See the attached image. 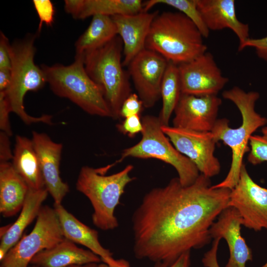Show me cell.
I'll return each mask as SVG.
<instances>
[{
  "instance_id": "1",
  "label": "cell",
  "mask_w": 267,
  "mask_h": 267,
  "mask_svg": "<svg viewBox=\"0 0 267 267\" xmlns=\"http://www.w3.org/2000/svg\"><path fill=\"white\" fill-rule=\"evenodd\" d=\"M230 191L214 188L202 174L188 186L177 177L149 190L132 218L135 258L170 265L192 249L208 244L210 228L228 207Z\"/></svg>"
},
{
  "instance_id": "2",
  "label": "cell",
  "mask_w": 267,
  "mask_h": 267,
  "mask_svg": "<svg viewBox=\"0 0 267 267\" xmlns=\"http://www.w3.org/2000/svg\"><path fill=\"white\" fill-rule=\"evenodd\" d=\"M222 95L237 107L242 117V123L238 128H231L227 119H219L211 132L216 142L222 141L230 148L232 153L230 167L226 176L212 186L231 190L238 181L244 156L250 151V138L258 129L267 124V119L255 111V103L260 97L258 92H246L238 87H234L224 91Z\"/></svg>"
},
{
  "instance_id": "3",
  "label": "cell",
  "mask_w": 267,
  "mask_h": 267,
  "mask_svg": "<svg viewBox=\"0 0 267 267\" xmlns=\"http://www.w3.org/2000/svg\"><path fill=\"white\" fill-rule=\"evenodd\" d=\"M203 38L193 22L183 13L163 12L158 13L152 23L145 48L178 65L206 52Z\"/></svg>"
},
{
  "instance_id": "4",
  "label": "cell",
  "mask_w": 267,
  "mask_h": 267,
  "mask_svg": "<svg viewBox=\"0 0 267 267\" xmlns=\"http://www.w3.org/2000/svg\"><path fill=\"white\" fill-rule=\"evenodd\" d=\"M133 169L130 164L118 172L105 175L106 167L95 169L85 166L81 168L76 189L90 201L93 210L92 222L96 227L110 230L119 226L115 210L126 186L135 179L130 176Z\"/></svg>"
},
{
  "instance_id": "5",
  "label": "cell",
  "mask_w": 267,
  "mask_h": 267,
  "mask_svg": "<svg viewBox=\"0 0 267 267\" xmlns=\"http://www.w3.org/2000/svg\"><path fill=\"white\" fill-rule=\"evenodd\" d=\"M39 34H28L10 44L11 80L3 93L11 112L15 113L27 125L36 123L52 124V116L33 117L25 110L24 98L30 91H36L45 85L46 80L41 66L34 61L36 52L35 42Z\"/></svg>"
},
{
  "instance_id": "6",
  "label": "cell",
  "mask_w": 267,
  "mask_h": 267,
  "mask_svg": "<svg viewBox=\"0 0 267 267\" xmlns=\"http://www.w3.org/2000/svg\"><path fill=\"white\" fill-rule=\"evenodd\" d=\"M40 66L55 95L69 99L90 115L113 118L101 89L85 69L83 55H75L74 62L69 65Z\"/></svg>"
},
{
  "instance_id": "7",
  "label": "cell",
  "mask_w": 267,
  "mask_h": 267,
  "mask_svg": "<svg viewBox=\"0 0 267 267\" xmlns=\"http://www.w3.org/2000/svg\"><path fill=\"white\" fill-rule=\"evenodd\" d=\"M123 48L122 41L117 36L105 45L83 54L85 69L101 89L115 119L120 118L122 104L132 93L129 73L123 69Z\"/></svg>"
},
{
  "instance_id": "8",
  "label": "cell",
  "mask_w": 267,
  "mask_h": 267,
  "mask_svg": "<svg viewBox=\"0 0 267 267\" xmlns=\"http://www.w3.org/2000/svg\"><path fill=\"white\" fill-rule=\"evenodd\" d=\"M141 119L143 129L141 139L134 145L124 149L115 163L128 157L158 159L175 168L182 185L193 183L200 174L198 169L175 147L164 133L158 116L148 115Z\"/></svg>"
},
{
  "instance_id": "9",
  "label": "cell",
  "mask_w": 267,
  "mask_h": 267,
  "mask_svg": "<svg viewBox=\"0 0 267 267\" xmlns=\"http://www.w3.org/2000/svg\"><path fill=\"white\" fill-rule=\"evenodd\" d=\"M64 238L55 210L43 206L32 230L8 251L0 267H29L37 254L54 246Z\"/></svg>"
},
{
  "instance_id": "10",
  "label": "cell",
  "mask_w": 267,
  "mask_h": 267,
  "mask_svg": "<svg viewBox=\"0 0 267 267\" xmlns=\"http://www.w3.org/2000/svg\"><path fill=\"white\" fill-rule=\"evenodd\" d=\"M162 130L175 147L188 158L199 172L211 178L218 175L221 166L214 152L216 141L211 132H199L170 126Z\"/></svg>"
},
{
  "instance_id": "11",
  "label": "cell",
  "mask_w": 267,
  "mask_h": 267,
  "mask_svg": "<svg viewBox=\"0 0 267 267\" xmlns=\"http://www.w3.org/2000/svg\"><path fill=\"white\" fill-rule=\"evenodd\" d=\"M228 207L237 211L242 225L256 231L267 229V188L252 179L244 164L238 181L231 190Z\"/></svg>"
},
{
  "instance_id": "12",
  "label": "cell",
  "mask_w": 267,
  "mask_h": 267,
  "mask_svg": "<svg viewBox=\"0 0 267 267\" xmlns=\"http://www.w3.org/2000/svg\"><path fill=\"white\" fill-rule=\"evenodd\" d=\"M169 61L158 53L145 48L128 65L130 78L146 108L161 98V88Z\"/></svg>"
},
{
  "instance_id": "13",
  "label": "cell",
  "mask_w": 267,
  "mask_h": 267,
  "mask_svg": "<svg viewBox=\"0 0 267 267\" xmlns=\"http://www.w3.org/2000/svg\"><path fill=\"white\" fill-rule=\"evenodd\" d=\"M178 68L182 94L217 95L228 82L209 52L178 65Z\"/></svg>"
},
{
  "instance_id": "14",
  "label": "cell",
  "mask_w": 267,
  "mask_h": 267,
  "mask_svg": "<svg viewBox=\"0 0 267 267\" xmlns=\"http://www.w3.org/2000/svg\"><path fill=\"white\" fill-rule=\"evenodd\" d=\"M222 99L217 95L196 96L181 94L174 110L173 127L211 132L217 120Z\"/></svg>"
},
{
  "instance_id": "15",
  "label": "cell",
  "mask_w": 267,
  "mask_h": 267,
  "mask_svg": "<svg viewBox=\"0 0 267 267\" xmlns=\"http://www.w3.org/2000/svg\"><path fill=\"white\" fill-rule=\"evenodd\" d=\"M32 141L37 153L45 187L54 203L61 202L69 191L60 176L59 166L63 145L53 141L46 134L32 132Z\"/></svg>"
},
{
  "instance_id": "16",
  "label": "cell",
  "mask_w": 267,
  "mask_h": 267,
  "mask_svg": "<svg viewBox=\"0 0 267 267\" xmlns=\"http://www.w3.org/2000/svg\"><path fill=\"white\" fill-rule=\"evenodd\" d=\"M241 225L242 218L237 211L228 207L210 228L212 239L223 238L227 244L229 257L225 267H246V263L253 260L252 250L241 236Z\"/></svg>"
},
{
  "instance_id": "17",
  "label": "cell",
  "mask_w": 267,
  "mask_h": 267,
  "mask_svg": "<svg viewBox=\"0 0 267 267\" xmlns=\"http://www.w3.org/2000/svg\"><path fill=\"white\" fill-rule=\"evenodd\" d=\"M159 13L141 11L137 13L118 15L111 17L115 24L118 35L123 43V66L145 48V42L152 23Z\"/></svg>"
},
{
  "instance_id": "18",
  "label": "cell",
  "mask_w": 267,
  "mask_h": 267,
  "mask_svg": "<svg viewBox=\"0 0 267 267\" xmlns=\"http://www.w3.org/2000/svg\"><path fill=\"white\" fill-rule=\"evenodd\" d=\"M197 4L209 30L230 29L238 37L239 44L250 38L249 25L238 19L234 0H197Z\"/></svg>"
},
{
  "instance_id": "19",
  "label": "cell",
  "mask_w": 267,
  "mask_h": 267,
  "mask_svg": "<svg viewBox=\"0 0 267 267\" xmlns=\"http://www.w3.org/2000/svg\"><path fill=\"white\" fill-rule=\"evenodd\" d=\"M48 194L46 188L30 189L20 213L13 224L0 229V260L20 239L26 228L37 218Z\"/></svg>"
},
{
  "instance_id": "20",
  "label": "cell",
  "mask_w": 267,
  "mask_h": 267,
  "mask_svg": "<svg viewBox=\"0 0 267 267\" xmlns=\"http://www.w3.org/2000/svg\"><path fill=\"white\" fill-rule=\"evenodd\" d=\"M100 261L101 258L89 250L79 247L64 238L54 246L37 254L30 264L38 267H69Z\"/></svg>"
},
{
  "instance_id": "21",
  "label": "cell",
  "mask_w": 267,
  "mask_h": 267,
  "mask_svg": "<svg viewBox=\"0 0 267 267\" xmlns=\"http://www.w3.org/2000/svg\"><path fill=\"white\" fill-rule=\"evenodd\" d=\"M64 9L76 19L97 14L112 17L141 12L143 2L140 0H66Z\"/></svg>"
},
{
  "instance_id": "22",
  "label": "cell",
  "mask_w": 267,
  "mask_h": 267,
  "mask_svg": "<svg viewBox=\"0 0 267 267\" xmlns=\"http://www.w3.org/2000/svg\"><path fill=\"white\" fill-rule=\"evenodd\" d=\"M64 237L75 244H81L98 256L102 260L112 257V253L102 246L98 232L83 223L67 211L61 204L54 203Z\"/></svg>"
},
{
  "instance_id": "23",
  "label": "cell",
  "mask_w": 267,
  "mask_h": 267,
  "mask_svg": "<svg viewBox=\"0 0 267 267\" xmlns=\"http://www.w3.org/2000/svg\"><path fill=\"white\" fill-rule=\"evenodd\" d=\"M29 190L12 163L0 162V213L5 218L21 211Z\"/></svg>"
},
{
  "instance_id": "24",
  "label": "cell",
  "mask_w": 267,
  "mask_h": 267,
  "mask_svg": "<svg viewBox=\"0 0 267 267\" xmlns=\"http://www.w3.org/2000/svg\"><path fill=\"white\" fill-rule=\"evenodd\" d=\"M12 164L30 189L36 190L45 188L32 139L16 135Z\"/></svg>"
},
{
  "instance_id": "25",
  "label": "cell",
  "mask_w": 267,
  "mask_h": 267,
  "mask_svg": "<svg viewBox=\"0 0 267 267\" xmlns=\"http://www.w3.org/2000/svg\"><path fill=\"white\" fill-rule=\"evenodd\" d=\"M118 36L112 18L103 15H95L86 31L75 44L76 55H81L99 48Z\"/></svg>"
},
{
  "instance_id": "26",
  "label": "cell",
  "mask_w": 267,
  "mask_h": 267,
  "mask_svg": "<svg viewBox=\"0 0 267 267\" xmlns=\"http://www.w3.org/2000/svg\"><path fill=\"white\" fill-rule=\"evenodd\" d=\"M181 94L178 65L169 62L161 88L162 107L158 117L162 126L169 125Z\"/></svg>"
},
{
  "instance_id": "27",
  "label": "cell",
  "mask_w": 267,
  "mask_h": 267,
  "mask_svg": "<svg viewBox=\"0 0 267 267\" xmlns=\"http://www.w3.org/2000/svg\"><path fill=\"white\" fill-rule=\"evenodd\" d=\"M160 4L178 10L193 22L204 38L209 36L210 30L197 7V0H149L143 2L142 11L147 12L153 6Z\"/></svg>"
},
{
  "instance_id": "28",
  "label": "cell",
  "mask_w": 267,
  "mask_h": 267,
  "mask_svg": "<svg viewBox=\"0 0 267 267\" xmlns=\"http://www.w3.org/2000/svg\"><path fill=\"white\" fill-rule=\"evenodd\" d=\"M248 161L254 165L267 162V139L263 136L252 135L249 140Z\"/></svg>"
},
{
  "instance_id": "29",
  "label": "cell",
  "mask_w": 267,
  "mask_h": 267,
  "mask_svg": "<svg viewBox=\"0 0 267 267\" xmlns=\"http://www.w3.org/2000/svg\"><path fill=\"white\" fill-rule=\"evenodd\" d=\"M33 3L40 20L37 31L39 34L44 24L52 26L54 22L55 8L50 0H33Z\"/></svg>"
},
{
  "instance_id": "30",
  "label": "cell",
  "mask_w": 267,
  "mask_h": 267,
  "mask_svg": "<svg viewBox=\"0 0 267 267\" xmlns=\"http://www.w3.org/2000/svg\"><path fill=\"white\" fill-rule=\"evenodd\" d=\"M117 130L124 135L131 138L135 137L136 134L141 133L143 127L140 115L130 116L116 126Z\"/></svg>"
},
{
  "instance_id": "31",
  "label": "cell",
  "mask_w": 267,
  "mask_h": 267,
  "mask_svg": "<svg viewBox=\"0 0 267 267\" xmlns=\"http://www.w3.org/2000/svg\"><path fill=\"white\" fill-rule=\"evenodd\" d=\"M143 107L138 95L132 93L122 104L120 112V118L125 119L134 115H140Z\"/></svg>"
},
{
  "instance_id": "32",
  "label": "cell",
  "mask_w": 267,
  "mask_h": 267,
  "mask_svg": "<svg viewBox=\"0 0 267 267\" xmlns=\"http://www.w3.org/2000/svg\"><path fill=\"white\" fill-rule=\"evenodd\" d=\"M247 47H254L258 56L267 61V36L258 39L250 38L243 44H239L238 50L241 51Z\"/></svg>"
},
{
  "instance_id": "33",
  "label": "cell",
  "mask_w": 267,
  "mask_h": 267,
  "mask_svg": "<svg viewBox=\"0 0 267 267\" xmlns=\"http://www.w3.org/2000/svg\"><path fill=\"white\" fill-rule=\"evenodd\" d=\"M10 44L7 37L0 31V69H11L10 57Z\"/></svg>"
},
{
  "instance_id": "34",
  "label": "cell",
  "mask_w": 267,
  "mask_h": 267,
  "mask_svg": "<svg viewBox=\"0 0 267 267\" xmlns=\"http://www.w3.org/2000/svg\"><path fill=\"white\" fill-rule=\"evenodd\" d=\"M11 112L3 93L0 92V129L9 136L12 135L9 115Z\"/></svg>"
},
{
  "instance_id": "35",
  "label": "cell",
  "mask_w": 267,
  "mask_h": 267,
  "mask_svg": "<svg viewBox=\"0 0 267 267\" xmlns=\"http://www.w3.org/2000/svg\"><path fill=\"white\" fill-rule=\"evenodd\" d=\"M221 238L214 239L211 249L206 252L202 259L205 267H220L218 261L217 253Z\"/></svg>"
},
{
  "instance_id": "36",
  "label": "cell",
  "mask_w": 267,
  "mask_h": 267,
  "mask_svg": "<svg viewBox=\"0 0 267 267\" xmlns=\"http://www.w3.org/2000/svg\"><path fill=\"white\" fill-rule=\"evenodd\" d=\"M9 136L1 131L0 133V162H9L12 159Z\"/></svg>"
},
{
  "instance_id": "37",
  "label": "cell",
  "mask_w": 267,
  "mask_h": 267,
  "mask_svg": "<svg viewBox=\"0 0 267 267\" xmlns=\"http://www.w3.org/2000/svg\"><path fill=\"white\" fill-rule=\"evenodd\" d=\"M190 251H187L182 254L173 263L168 265L162 262L155 263L153 267H190Z\"/></svg>"
},
{
  "instance_id": "38",
  "label": "cell",
  "mask_w": 267,
  "mask_h": 267,
  "mask_svg": "<svg viewBox=\"0 0 267 267\" xmlns=\"http://www.w3.org/2000/svg\"><path fill=\"white\" fill-rule=\"evenodd\" d=\"M11 80V70L0 69V92H4L7 89Z\"/></svg>"
},
{
  "instance_id": "39",
  "label": "cell",
  "mask_w": 267,
  "mask_h": 267,
  "mask_svg": "<svg viewBox=\"0 0 267 267\" xmlns=\"http://www.w3.org/2000/svg\"><path fill=\"white\" fill-rule=\"evenodd\" d=\"M102 261L107 264L108 267H131L129 262L123 259L116 260L110 257Z\"/></svg>"
},
{
  "instance_id": "40",
  "label": "cell",
  "mask_w": 267,
  "mask_h": 267,
  "mask_svg": "<svg viewBox=\"0 0 267 267\" xmlns=\"http://www.w3.org/2000/svg\"><path fill=\"white\" fill-rule=\"evenodd\" d=\"M98 265L97 263H90L82 265H73L69 267H97Z\"/></svg>"
},
{
  "instance_id": "41",
  "label": "cell",
  "mask_w": 267,
  "mask_h": 267,
  "mask_svg": "<svg viewBox=\"0 0 267 267\" xmlns=\"http://www.w3.org/2000/svg\"><path fill=\"white\" fill-rule=\"evenodd\" d=\"M262 133L263 136L266 139H267V127L263 128L262 130Z\"/></svg>"
},
{
  "instance_id": "42",
  "label": "cell",
  "mask_w": 267,
  "mask_h": 267,
  "mask_svg": "<svg viewBox=\"0 0 267 267\" xmlns=\"http://www.w3.org/2000/svg\"><path fill=\"white\" fill-rule=\"evenodd\" d=\"M97 267H108V266L105 263H103L98 264Z\"/></svg>"
},
{
  "instance_id": "43",
  "label": "cell",
  "mask_w": 267,
  "mask_h": 267,
  "mask_svg": "<svg viewBox=\"0 0 267 267\" xmlns=\"http://www.w3.org/2000/svg\"><path fill=\"white\" fill-rule=\"evenodd\" d=\"M267 267V262H266L265 264H264V265H263L262 267Z\"/></svg>"
},
{
  "instance_id": "44",
  "label": "cell",
  "mask_w": 267,
  "mask_h": 267,
  "mask_svg": "<svg viewBox=\"0 0 267 267\" xmlns=\"http://www.w3.org/2000/svg\"><path fill=\"white\" fill-rule=\"evenodd\" d=\"M37 267V266H33H33H31V267Z\"/></svg>"
}]
</instances>
